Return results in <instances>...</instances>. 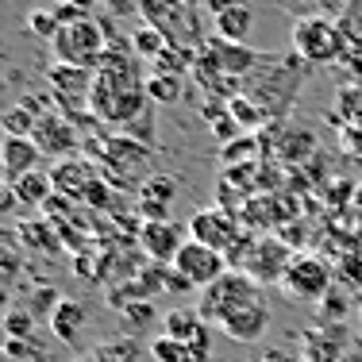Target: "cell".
Masks as SVG:
<instances>
[{"instance_id":"cell-1","label":"cell","mask_w":362,"mask_h":362,"mask_svg":"<svg viewBox=\"0 0 362 362\" xmlns=\"http://www.w3.org/2000/svg\"><path fill=\"white\" fill-rule=\"evenodd\" d=\"M89 112L93 119L108 127H132L139 116L151 112V97H146V81L139 74V58L135 50L108 47V54L100 58V66L93 70L89 85Z\"/></svg>"},{"instance_id":"cell-2","label":"cell","mask_w":362,"mask_h":362,"mask_svg":"<svg viewBox=\"0 0 362 362\" xmlns=\"http://www.w3.org/2000/svg\"><path fill=\"white\" fill-rule=\"evenodd\" d=\"M139 16L146 20V28L166 35L170 47L193 50V54H201L209 47V42H201V23H197L193 0H139Z\"/></svg>"},{"instance_id":"cell-3","label":"cell","mask_w":362,"mask_h":362,"mask_svg":"<svg viewBox=\"0 0 362 362\" xmlns=\"http://www.w3.org/2000/svg\"><path fill=\"white\" fill-rule=\"evenodd\" d=\"M255 300H262V286H258L251 274H243V270H228L220 281H212L209 289H201V305H197V313H201L212 327H220L223 320H231L239 308L255 305Z\"/></svg>"},{"instance_id":"cell-4","label":"cell","mask_w":362,"mask_h":362,"mask_svg":"<svg viewBox=\"0 0 362 362\" xmlns=\"http://www.w3.org/2000/svg\"><path fill=\"white\" fill-rule=\"evenodd\" d=\"M54 58L62 66H77V70H97L100 58L108 54V31L100 28L93 16H81L74 23H62V31L54 35Z\"/></svg>"},{"instance_id":"cell-5","label":"cell","mask_w":362,"mask_h":362,"mask_svg":"<svg viewBox=\"0 0 362 362\" xmlns=\"http://www.w3.org/2000/svg\"><path fill=\"white\" fill-rule=\"evenodd\" d=\"M335 289V270L324 255L316 251H297L281 278V293L289 300H300V305H320L327 293Z\"/></svg>"},{"instance_id":"cell-6","label":"cell","mask_w":362,"mask_h":362,"mask_svg":"<svg viewBox=\"0 0 362 362\" xmlns=\"http://www.w3.org/2000/svg\"><path fill=\"white\" fill-rule=\"evenodd\" d=\"M293 54L305 66H327L343 58V28H335L327 16H300L293 23Z\"/></svg>"},{"instance_id":"cell-7","label":"cell","mask_w":362,"mask_h":362,"mask_svg":"<svg viewBox=\"0 0 362 362\" xmlns=\"http://www.w3.org/2000/svg\"><path fill=\"white\" fill-rule=\"evenodd\" d=\"M100 162H105V174L116 185H139L151 174V146L132 139V135H105L100 139Z\"/></svg>"},{"instance_id":"cell-8","label":"cell","mask_w":362,"mask_h":362,"mask_svg":"<svg viewBox=\"0 0 362 362\" xmlns=\"http://www.w3.org/2000/svg\"><path fill=\"white\" fill-rule=\"evenodd\" d=\"M243 235H247L243 220H239L231 209H220V204L201 209V212H193V216H189V239H197V243L220 251L223 258H228V251H231V247H235Z\"/></svg>"},{"instance_id":"cell-9","label":"cell","mask_w":362,"mask_h":362,"mask_svg":"<svg viewBox=\"0 0 362 362\" xmlns=\"http://www.w3.org/2000/svg\"><path fill=\"white\" fill-rule=\"evenodd\" d=\"M293 255H297V251H293L281 235L262 231V235H255V243H251V255H247V262H243V274H251L258 286H270V281H278V286H281V278H286Z\"/></svg>"},{"instance_id":"cell-10","label":"cell","mask_w":362,"mask_h":362,"mask_svg":"<svg viewBox=\"0 0 362 362\" xmlns=\"http://www.w3.org/2000/svg\"><path fill=\"white\" fill-rule=\"evenodd\" d=\"M228 270H231L228 258L220 251H212V247L197 243V239H189L174 258V274H181V278L189 281V289H209L212 281H220Z\"/></svg>"},{"instance_id":"cell-11","label":"cell","mask_w":362,"mask_h":362,"mask_svg":"<svg viewBox=\"0 0 362 362\" xmlns=\"http://www.w3.org/2000/svg\"><path fill=\"white\" fill-rule=\"evenodd\" d=\"M185 243H189V235L177 220H151L139 228V251L143 258H151L158 266H174V258Z\"/></svg>"},{"instance_id":"cell-12","label":"cell","mask_w":362,"mask_h":362,"mask_svg":"<svg viewBox=\"0 0 362 362\" xmlns=\"http://www.w3.org/2000/svg\"><path fill=\"white\" fill-rule=\"evenodd\" d=\"M35 146L47 158H54V162H66V158H74L77 154V127H74V119L70 116H62V112H42L39 116V127H35Z\"/></svg>"},{"instance_id":"cell-13","label":"cell","mask_w":362,"mask_h":362,"mask_svg":"<svg viewBox=\"0 0 362 362\" xmlns=\"http://www.w3.org/2000/svg\"><path fill=\"white\" fill-rule=\"evenodd\" d=\"M300 343H305V362H355L351 335L343 324L308 327V332H300Z\"/></svg>"},{"instance_id":"cell-14","label":"cell","mask_w":362,"mask_h":362,"mask_svg":"<svg viewBox=\"0 0 362 362\" xmlns=\"http://www.w3.org/2000/svg\"><path fill=\"white\" fill-rule=\"evenodd\" d=\"M50 177H54V193H62L66 201H74V204H85L89 189L100 181V170L93 166L89 158H66L50 170Z\"/></svg>"},{"instance_id":"cell-15","label":"cell","mask_w":362,"mask_h":362,"mask_svg":"<svg viewBox=\"0 0 362 362\" xmlns=\"http://www.w3.org/2000/svg\"><path fill=\"white\" fill-rule=\"evenodd\" d=\"M177 193H181V181L174 174L146 177L143 189H139V216H143V223H151V220H174V216H170V204L177 201Z\"/></svg>"},{"instance_id":"cell-16","label":"cell","mask_w":362,"mask_h":362,"mask_svg":"<svg viewBox=\"0 0 362 362\" xmlns=\"http://www.w3.org/2000/svg\"><path fill=\"white\" fill-rule=\"evenodd\" d=\"M266 327H270V305H266V297H262V300H255V305L239 308L231 320H223L220 332L235 343H258L266 335Z\"/></svg>"},{"instance_id":"cell-17","label":"cell","mask_w":362,"mask_h":362,"mask_svg":"<svg viewBox=\"0 0 362 362\" xmlns=\"http://www.w3.org/2000/svg\"><path fill=\"white\" fill-rule=\"evenodd\" d=\"M4 158H0V166H4V185H16V181H23L28 174H35L42 170V151L35 146V139H4Z\"/></svg>"},{"instance_id":"cell-18","label":"cell","mask_w":362,"mask_h":362,"mask_svg":"<svg viewBox=\"0 0 362 362\" xmlns=\"http://www.w3.org/2000/svg\"><path fill=\"white\" fill-rule=\"evenodd\" d=\"M85 324H89V313H85L77 300H70V297H62L54 308H50V332H54L62 343H77V339H81Z\"/></svg>"},{"instance_id":"cell-19","label":"cell","mask_w":362,"mask_h":362,"mask_svg":"<svg viewBox=\"0 0 362 362\" xmlns=\"http://www.w3.org/2000/svg\"><path fill=\"white\" fill-rule=\"evenodd\" d=\"M16 235H20L31 251H42V255H58V251H62V231H58V223L47 220V216H35V220L20 223Z\"/></svg>"},{"instance_id":"cell-20","label":"cell","mask_w":362,"mask_h":362,"mask_svg":"<svg viewBox=\"0 0 362 362\" xmlns=\"http://www.w3.org/2000/svg\"><path fill=\"white\" fill-rule=\"evenodd\" d=\"M93 358L97 362H151V347L143 339H135V335H119V339L97 343Z\"/></svg>"},{"instance_id":"cell-21","label":"cell","mask_w":362,"mask_h":362,"mask_svg":"<svg viewBox=\"0 0 362 362\" xmlns=\"http://www.w3.org/2000/svg\"><path fill=\"white\" fill-rule=\"evenodd\" d=\"M251 28H255V12H251L247 0H239L235 8H228L223 16H216V35L228 39V42H235V47H247Z\"/></svg>"},{"instance_id":"cell-22","label":"cell","mask_w":362,"mask_h":362,"mask_svg":"<svg viewBox=\"0 0 362 362\" xmlns=\"http://www.w3.org/2000/svg\"><path fill=\"white\" fill-rule=\"evenodd\" d=\"M16 201L28 204V209H47V201L54 197V177H50V170H35V174H28L23 181H16Z\"/></svg>"},{"instance_id":"cell-23","label":"cell","mask_w":362,"mask_h":362,"mask_svg":"<svg viewBox=\"0 0 362 362\" xmlns=\"http://www.w3.org/2000/svg\"><path fill=\"white\" fill-rule=\"evenodd\" d=\"M228 116L235 119L239 127H243V132H258V127L266 124V112H262V105H255L251 97H247V93H235V97H228Z\"/></svg>"},{"instance_id":"cell-24","label":"cell","mask_w":362,"mask_h":362,"mask_svg":"<svg viewBox=\"0 0 362 362\" xmlns=\"http://www.w3.org/2000/svg\"><path fill=\"white\" fill-rule=\"evenodd\" d=\"M0 124H4V139H31L35 127H39V116H35V108H28V105H12Z\"/></svg>"},{"instance_id":"cell-25","label":"cell","mask_w":362,"mask_h":362,"mask_svg":"<svg viewBox=\"0 0 362 362\" xmlns=\"http://www.w3.org/2000/svg\"><path fill=\"white\" fill-rule=\"evenodd\" d=\"M181 89H185V81L177 74H151L146 77V97H151V105H177Z\"/></svg>"},{"instance_id":"cell-26","label":"cell","mask_w":362,"mask_h":362,"mask_svg":"<svg viewBox=\"0 0 362 362\" xmlns=\"http://www.w3.org/2000/svg\"><path fill=\"white\" fill-rule=\"evenodd\" d=\"M132 50H135V58L158 62V58L170 50V42H166V35H162V31H154V28H146V23H143V28L132 35Z\"/></svg>"},{"instance_id":"cell-27","label":"cell","mask_w":362,"mask_h":362,"mask_svg":"<svg viewBox=\"0 0 362 362\" xmlns=\"http://www.w3.org/2000/svg\"><path fill=\"white\" fill-rule=\"evenodd\" d=\"M146 347H151V362H193L185 343L170 339V335H154Z\"/></svg>"},{"instance_id":"cell-28","label":"cell","mask_w":362,"mask_h":362,"mask_svg":"<svg viewBox=\"0 0 362 362\" xmlns=\"http://www.w3.org/2000/svg\"><path fill=\"white\" fill-rule=\"evenodd\" d=\"M119 324H124V335L143 332L146 324H154V305H151V300H135V305H124V308H119Z\"/></svg>"},{"instance_id":"cell-29","label":"cell","mask_w":362,"mask_h":362,"mask_svg":"<svg viewBox=\"0 0 362 362\" xmlns=\"http://www.w3.org/2000/svg\"><path fill=\"white\" fill-rule=\"evenodd\" d=\"M28 28L35 31L39 39H47V42H54V35L62 31V20L54 16V8H35V12L28 16Z\"/></svg>"},{"instance_id":"cell-30","label":"cell","mask_w":362,"mask_h":362,"mask_svg":"<svg viewBox=\"0 0 362 362\" xmlns=\"http://www.w3.org/2000/svg\"><path fill=\"white\" fill-rule=\"evenodd\" d=\"M313 146H316L313 132H286V139H281V154H286L289 162H300V158H308Z\"/></svg>"},{"instance_id":"cell-31","label":"cell","mask_w":362,"mask_h":362,"mask_svg":"<svg viewBox=\"0 0 362 362\" xmlns=\"http://www.w3.org/2000/svg\"><path fill=\"white\" fill-rule=\"evenodd\" d=\"M320 308H324V324H343V316H347V297H343V293H327V297L320 300Z\"/></svg>"},{"instance_id":"cell-32","label":"cell","mask_w":362,"mask_h":362,"mask_svg":"<svg viewBox=\"0 0 362 362\" xmlns=\"http://www.w3.org/2000/svg\"><path fill=\"white\" fill-rule=\"evenodd\" d=\"M8 339H35V320L23 313H8Z\"/></svg>"},{"instance_id":"cell-33","label":"cell","mask_w":362,"mask_h":362,"mask_svg":"<svg viewBox=\"0 0 362 362\" xmlns=\"http://www.w3.org/2000/svg\"><path fill=\"white\" fill-rule=\"evenodd\" d=\"M258 362H305V358H297L293 351H281V347H266L258 351Z\"/></svg>"},{"instance_id":"cell-34","label":"cell","mask_w":362,"mask_h":362,"mask_svg":"<svg viewBox=\"0 0 362 362\" xmlns=\"http://www.w3.org/2000/svg\"><path fill=\"white\" fill-rule=\"evenodd\" d=\"M197 4H201V8H209L212 16H223V12H228V8H235L239 0H197Z\"/></svg>"},{"instance_id":"cell-35","label":"cell","mask_w":362,"mask_h":362,"mask_svg":"<svg viewBox=\"0 0 362 362\" xmlns=\"http://www.w3.org/2000/svg\"><path fill=\"white\" fill-rule=\"evenodd\" d=\"M16 278V247H8L4 251V281Z\"/></svg>"},{"instance_id":"cell-36","label":"cell","mask_w":362,"mask_h":362,"mask_svg":"<svg viewBox=\"0 0 362 362\" xmlns=\"http://www.w3.org/2000/svg\"><path fill=\"white\" fill-rule=\"evenodd\" d=\"M112 12H139V0H108Z\"/></svg>"},{"instance_id":"cell-37","label":"cell","mask_w":362,"mask_h":362,"mask_svg":"<svg viewBox=\"0 0 362 362\" xmlns=\"http://www.w3.org/2000/svg\"><path fill=\"white\" fill-rule=\"evenodd\" d=\"M320 0H286V8H316Z\"/></svg>"},{"instance_id":"cell-38","label":"cell","mask_w":362,"mask_h":362,"mask_svg":"<svg viewBox=\"0 0 362 362\" xmlns=\"http://www.w3.org/2000/svg\"><path fill=\"white\" fill-rule=\"evenodd\" d=\"M77 362H97V358H93V355H85V358H77Z\"/></svg>"},{"instance_id":"cell-39","label":"cell","mask_w":362,"mask_h":362,"mask_svg":"<svg viewBox=\"0 0 362 362\" xmlns=\"http://www.w3.org/2000/svg\"><path fill=\"white\" fill-rule=\"evenodd\" d=\"M358 327H362V308H358Z\"/></svg>"},{"instance_id":"cell-40","label":"cell","mask_w":362,"mask_h":362,"mask_svg":"<svg viewBox=\"0 0 362 362\" xmlns=\"http://www.w3.org/2000/svg\"><path fill=\"white\" fill-rule=\"evenodd\" d=\"M193 4H197V0H193Z\"/></svg>"}]
</instances>
